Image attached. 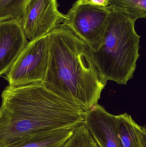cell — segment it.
Listing matches in <instances>:
<instances>
[{"label": "cell", "instance_id": "1", "mask_svg": "<svg viewBox=\"0 0 146 147\" xmlns=\"http://www.w3.org/2000/svg\"><path fill=\"white\" fill-rule=\"evenodd\" d=\"M0 147L60 129L75 130L85 112L47 89L42 82L7 86L1 94Z\"/></svg>", "mask_w": 146, "mask_h": 147}, {"label": "cell", "instance_id": "2", "mask_svg": "<svg viewBox=\"0 0 146 147\" xmlns=\"http://www.w3.org/2000/svg\"><path fill=\"white\" fill-rule=\"evenodd\" d=\"M49 59L42 83L84 112L98 104L106 83L94 65L85 42L61 24L48 34Z\"/></svg>", "mask_w": 146, "mask_h": 147}, {"label": "cell", "instance_id": "3", "mask_svg": "<svg viewBox=\"0 0 146 147\" xmlns=\"http://www.w3.org/2000/svg\"><path fill=\"white\" fill-rule=\"evenodd\" d=\"M136 21L112 9L99 42L89 48L92 60L105 82L127 85L133 77L140 57L141 36L135 30Z\"/></svg>", "mask_w": 146, "mask_h": 147}, {"label": "cell", "instance_id": "4", "mask_svg": "<svg viewBox=\"0 0 146 147\" xmlns=\"http://www.w3.org/2000/svg\"><path fill=\"white\" fill-rule=\"evenodd\" d=\"M49 59L48 34L28 41L6 73L9 85L19 86L43 82Z\"/></svg>", "mask_w": 146, "mask_h": 147}, {"label": "cell", "instance_id": "5", "mask_svg": "<svg viewBox=\"0 0 146 147\" xmlns=\"http://www.w3.org/2000/svg\"><path fill=\"white\" fill-rule=\"evenodd\" d=\"M111 11L109 6L105 7L72 6L65 15L66 19L62 24L91 48L99 42Z\"/></svg>", "mask_w": 146, "mask_h": 147}, {"label": "cell", "instance_id": "6", "mask_svg": "<svg viewBox=\"0 0 146 147\" xmlns=\"http://www.w3.org/2000/svg\"><path fill=\"white\" fill-rule=\"evenodd\" d=\"M58 7L57 0H31L28 3L21 26L29 41L46 35L63 22L66 15Z\"/></svg>", "mask_w": 146, "mask_h": 147}, {"label": "cell", "instance_id": "7", "mask_svg": "<svg viewBox=\"0 0 146 147\" xmlns=\"http://www.w3.org/2000/svg\"><path fill=\"white\" fill-rule=\"evenodd\" d=\"M84 124L99 147H121L116 131V116L98 104L85 113Z\"/></svg>", "mask_w": 146, "mask_h": 147}, {"label": "cell", "instance_id": "8", "mask_svg": "<svg viewBox=\"0 0 146 147\" xmlns=\"http://www.w3.org/2000/svg\"><path fill=\"white\" fill-rule=\"evenodd\" d=\"M27 39L18 22H0V76L13 63L28 42Z\"/></svg>", "mask_w": 146, "mask_h": 147}, {"label": "cell", "instance_id": "9", "mask_svg": "<svg viewBox=\"0 0 146 147\" xmlns=\"http://www.w3.org/2000/svg\"><path fill=\"white\" fill-rule=\"evenodd\" d=\"M116 131L121 147H146V129L125 113L116 116Z\"/></svg>", "mask_w": 146, "mask_h": 147}, {"label": "cell", "instance_id": "10", "mask_svg": "<svg viewBox=\"0 0 146 147\" xmlns=\"http://www.w3.org/2000/svg\"><path fill=\"white\" fill-rule=\"evenodd\" d=\"M75 130L60 129L46 132L10 147H62Z\"/></svg>", "mask_w": 146, "mask_h": 147}, {"label": "cell", "instance_id": "11", "mask_svg": "<svg viewBox=\"0 0 146 147\" xmlns=\"http://www.w3.org/2000/svg\"><path fill=\"white\" fill-rule=\"evenodd\" d=\"M111 8L125 13L136 21L145 19L146 0H108Z\"/></svg>", "mask_w": 146, "mask_h": 147}, {"label": "cell", "instance_id": "12", "mask_svg": "<svg viewBox=\"0 0 146 147\" xmlns=\"http://www.w3.org/2000/svg\"><path fill=\"white\" fill-rule=\"evenodd\" d=\"M31 0H0V22L15 20L21 25L24 10Z\"/></svg>", "mask_w": 146, "mask_h": 147}, {"label": "cell", "instance_id": "13", "mask_svg": "<svg viewBox=\"0 0 146 147\" xmlns=\"http://www.w3.org/2000/svg\"><path fill=\"white\" fill-rule=\"evenodd\" d=\"M91 136L84 124L74 132L69 140L62 147H90Z\"/></svg>", "mask_w": 146, "mask_h": 147}, {"label": "cell", "instance_id": "14", "mask_svg": "<svg viewBox=\"0 0 146 147\" xmlns=\"http://www.w3.org/2000/svg\"><path fill=\"white\" fill-rule=\"evenodd\" d=\"M81 5H88L99 7H109L108 0H77L72 6Z\"/></svg>", "mask_w": 146, "mask_h": 147}, {"label": "cell", "instance_id": "15", "mask_svg": "<svg viewBox=\"0 0 146 147\" xmlns=\"http://www.w3.org/2000/svg\"><path fill=\"white\" fill-rule=\"evenodd\" d=\"M90 147H99L97 143L95 142V141L92 138L91 136V140H90Z\"/></svg>", "mask_w": 146, "mask_h": 147}]
</instances>
